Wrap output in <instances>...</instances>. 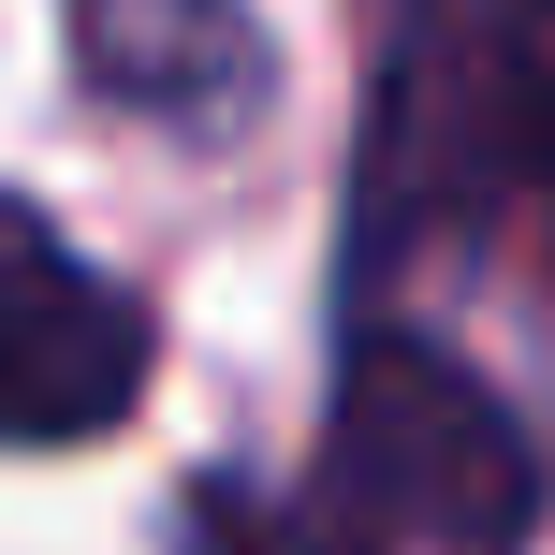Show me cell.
Here are the masks:
<instances>
[{
  "label": "cell",
  "instance_id": "1",
  "mask_svg": "<svg viewBox=\"0 0 555 555\" xmlns=\"http://www.w3.org/2000/svg\"><path fill=\"white\" fill-rule=\"evenodd\" d=\"M527 541H541L527 424L410 322L351 336L307 468L191 498V555H527Z\"/></svg>",
  "mask_w": 555,
  "mask_h": 555
},
{
  "label": "cell",
  "instance_id": "2",
  "mask_svg": "<svg viewBox=\"0 0 555 555\" xmlns=\"http://www.w3.org/2000/svg\"><path fill=\"white\" fill-rule=\"evenodd\" d=\"M365 220L468 234L527 220L555 249V0H424L380 59L365 117Z\"/></svg>",
  "mask_w": 555,
  "mask_h": 555
},
{
  "label": "cell",
  "instance_id": "3",
  "mask_svg": "<svg viewBox=\"0 0 555 555\" xmlns=\"http://www.w3.org/2000/svg\"><path fill=\"white\" fill-rule=\"evenodd\" d=\"M132 395H146V307L44 205L0 191V453H74L132 424Z\"/></svg>",
  "mask_w": 555,
  "mask_h": 555
},
{
  "label": "cell",
  "instance_id": "4",
  "mask_svg": "<svg viewBox=\"0 0 555 555\" xmlns=\"http://www.w3.org/2000/svg\"><path fill=\"white\" fill-rule=\"evenodd\" d=\"M74 59L117 117H162V132H234L278 74L249 0H74Z\"/></svg>",
  "mask_w": 555,
  "mask_h": 555
}]
</instances>
